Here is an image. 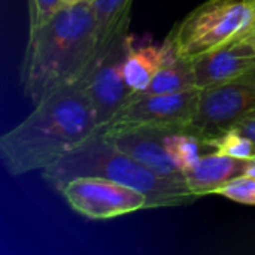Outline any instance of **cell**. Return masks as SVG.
<instances>
[{
  "label": "cell",
  "mask_w": 255,
  "mask_h": 255,
  "mask_svg": "<svg viewBox=\"0 0 255 255\" xmlns=\"http://www.w3.org/2000/svg\"><path fill=\"white\" fill-rule=\"evenodd\" d=\"M99 133L82 81L63 87L43 100L0 139L4 167L13 176L43 170Z\"/></svg>",
  "instance_id": "cell-1"
},
{
  "label": "cell",
  "mask_w": 255,
  "mask_h": 255,
  "mask_svg": "<svg viewBox=\"0 0 255 255\" xmlns=\"http://www.w3.org/2000/svg\"><path fill=\"white\" fill-rule=\"evenodd\" d=\"M97 52V22L91 0L61 6L45 24L31 28L21 66L25 96L37 105L51 93L79 82Z\"/></svg>",
  "instance_id": "cell-2"
},
{
  "label": "cell",
  "mask_w": 255,
  "mask_h": 255,
  "mask_svg": "<svg viewBox=\"0 0 255 255\" xmlns=\"http://www.w3.org/2000/svg\"><path fill=\"white\" fill-rule=\"evenodd\" d=\"M84 176L106 178L140 191L148 199V209L190 205L199 199L190 191L185 181L154 173L100 133L42 170V178L58 193L72 179Z\"/></svg>",
  "instance_id": "cell-3"
},
{
  "label": "cell",
  "mask_w": 255,
  "mask_h": 255,
  "mask_svg": "<svg viewBox=\"0 0 255 255\" xmlns=\"http://www.w3.org/2000/svg\"><path fill=\"white\" fill-rule=\"evenodd\" d=\"M255 31V0H206L166 37L179 58H196Z\"/></svg>",
  "instance_id": "cell-4"
},
{
  "label": "cell",
  "mask_w": 255,
  "mask_h": 255,
  "mask_svg": "<svg viewBox=\"0 0 255 255\" xmlns=\"http://www.w3.org/2000/svg\"><path fill=\"white\" fill-rule=\"evenodd\" d=\"M200 94V88L152 96L130 94L127 102L99 133H118L139 128L187 131L197 112Z\"/></svg>",
  "instance_id": "cell-5"
},
{
  "label": "cell",
  "mask_w": 255,
  "mask_h": 255,
  "mask_svg": "<svg viewBox=\"0 0 255 255\" xmlns=\"http://www.w3.org/2000/svg\"><path fill=\"white\" fill-rule=\"evenodd\" d=\"M128 27L130 21L117 31L106 49L96 55L94 64L81 79L94 111L99 131L111 121L131 94L124 78V63L133 46Z\"/></svg>",
  "instance_id": "cell-6"
},
{
  "label": "cell",
  "mask_w": 255,
  "mask_h": 255,
  "mask_svg": "<svg viewBox=\"0 0 255 255\" xmlns=\"http://www.w3.org/2000/svg\"><path fill=\"white\" fill-rule=\"evenodd\" d=\"M254 109L255 70L236 81L203 88L187 133L199 137L208 146L211 140L233 130L238 121Z\"/></svg>",
  "instance_id": "cell-7"
},
{
  "label": "cell",
  "mask_w": 255,
  "mask_h": 255,
  "mask_svg": "<svg viewBox=\"0 0 255 255\" xmlns=\"http://www.w3.org/2000/svg\"><path fill=\"white\" fill-rule=\"evenodd\" d=\"M60 193L75 212L96 221L112 220L148 209V199L145 194L99 176L72 179Z\"/></svg>",
  "instance_id": "cell-8"
},
{
  "label": "cell",
  "mask_w": 255,
  "mask_h": 255,
  "mask_svg": "<svg viewBox=\"0 0 255 255\" xmlns=\"http://www.w3.org/2000/svg\"><path fill=\"white\" fill-rule=\"evenodd\" d=\"M196 87L203 90L236 81L255 70L253 34L208 52L193 61Z\"/></svg>",
  "instance_id": "cell-9"
},
{
  "label": "cell",
  "mask_w": 255,
  "mask_h": 255,
  "mask_svg": "<svg viewBox=\"0 0 255 255\" xmlns=\"http://www.w3.org/2000/svg\"><path fill=\"white\" fill-rule=\"evenodd\" d=\"M170 130H157V128H139V130H126L118 133H100L106 140L115 145L123 152L133 157L136 161L152 170L154 173L185 181V175L173 163L170 155L164 148V136Z\"/></svg>",
  "instance_id": "cell-10"
},
{
  "label": "cell",
  "mask_w": 255,
  "mask_h": 255,
  "mask_svg": "<svg viewBox=\"0 0 255 255\" xmlns=\"http://www.w3.org/2000/svg\"><path fill=\"white\" fill-rule=\"evenodd\" d=\"M250 160L233 158L217 151L200 157L199 163L185 173V182L190 191L199 199L211 196L214 191L232 179L245 175Z\"/></svg>",
  "instance_id": "cell-11"
},
{
  "label": "cell",
  "mask_w": 255,
  "mask_h": 255,
  "mask_svg": "<svg viewBox=\"0 0 255 255\" xmlns=\"http://www.w3.org/2000/svg\"><path fill=\"white\" fill-rule=\"evenodd\" d=\"M175 57L178 55L167 39L161 45L146 43L139 48L131 46L124 63V78L127 87L131 93L145 90L154 75Z\"/></svg>",
  "instance_id": "cell-12"
},
{
  "label": "cell",
  "mask_w": 255,
  "mask_h": 255,
  "mask_svg": "<svg viewBox=\"0 0 255 255\" xmlns=\"http://www.w3.org/2000/svg\"><path fill=\"white\" fill-rule=\"evenodd\" d=\"M196 87L193 61L175 57L167 61L151 79L148 87L142 91L131 93V96H152V94H167L178 93Z\"/></svg>",
  "instance_id": "cell-13"
},
{
  "label": "cell",
  "mask_w": 255,
  "mask_h": 255,
  "mask_svg": "<svg viewBox=\"0 0 255 255\" xmlns=\"http://www.w3.org/2000/svg\"><path fill=\"white\" fill-rule=\"evenodd\" d=\"M97 22V52L102 54L117 31L131 19L133 0H91Z\"/></svg>",
  "instance_id": "cell-14"
},
{
  "label": "cell",
  "mask_w": 255,
  "mask_h": 255,
  "mask_svg": "<svg viewBox=\"0 0 255 255\" xmlns=\"http://www.w3.org/2000/svg\"><path fill=\"white\" fill-rule=\"evenodd\" d=\"M163 142L167 154L184 175L199 163L200 148H208L199 137L187 131H167Z\"/></svg>",
  "instance_id": "cell-15"
},
{
  "label": "cell",
  "mask_w": 255,
  "mask_h": 255,
  "mask_svg": "<svg viewBox=\"0 0 255 255\" xmlns=\"http://www.w3.org/2000/svg\"><path fill=\"white\" fill-rule=\"evenodd\" d=\"M208 146L209 149L212 148L214 151L233 158L250 160L253 155H255L254 143L236 130H229L223 136L211 140Z\"/></svg>",
  "instance_id": "cell-16"
},
{
  "label": "cell",
  "mask_w": 255,
  "mask_h": 255,
  "mask_svg": "<svg viewBox=\"0 0 255 255\" xmlns=\"http://www.w3.org/2000/svg\"><path fill=\"white\" fill-rule=\"evenodd\" d=\"M217 196H223L229 200L242 203V205H250L255 206V178L250 175H242L226 185L217 188L214 191Z\"/></svg>",
  "instance_id": "cell-17"
},
{
  "label": "cell",
  "mask_w": 255,
  "mask_h": 255,
  "mask_svg": "<svg viewBox=\"0 0 255 255\" xmlns=\"http://www.w3.org/2000/svg\"><path fill=\"white\" fill-rule=\"evenodd\" d=\"M63 6L61 0H28L30 30L49 21Z\"/></svg>",
  "instance_id": "cell-18"
},
{
  "label": "cell",
  "mask_w": 255,
  "mask_h": 255,
  "mask_svg": "<svg viewBox=\"0 0 255 255\" xmlns=\"http://www.w3.org/2000/svg\"><path fill=\"white\" fill-rule=\"evenodd\" d=\"M233 130L239 131L241 134H244L245 137H248L255 148V109L251 111L250 114H247L245 117H242L238 124L233 127Z\"/></svg>",
  "instance_id": "cell-19"
},
{
  "label": "cell",
  "mask_w": 255,
  "mask_h": 255,
  "mask_svg": "<svg viewBox=\"0 0 255 255\" xmlns=\"http://www.w3.org/2000/svg\"><path fill=\"white\" fill-rule=\"evenodd\" d=\"M245 175H250V176H254L255 178V155H253L248 161V167H247V172Z\"/></svg>",
  "instance_id": "cell-20"
},
{
  "label": "cell",
  "mask_w": 255,
  "mask_h": 255,
  "mask_svg": "<svg viewBox=\"0 0 255 255\" xmlns=\"http://www.w3.org/2000/svg\"><path fill=\"white\" fill-rule=\"evenodd\" d=\"M63 1V6H72V4H76L82 0H61Z\"/></svg>",
  "instance_id": "cell-21"
},
{
  "label": "cell",
  "mask_w": 255,
  "mask_h": 255,
  "mask_svg": "<svg viewBox=\"0 0 255 255\" xmlns=\"http://www.w3.org/2000/svg\"><path fill=\"white\" fill-rule=\"evenodd\" d=\"M253 43H254V46H255V31L253 33Z\"/></svg>",
  "instance_id": "cell-22"
}]
</instances>
